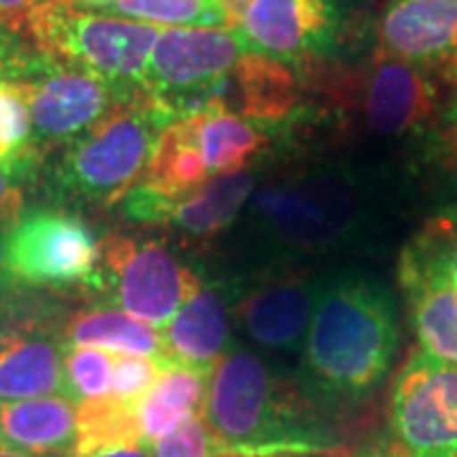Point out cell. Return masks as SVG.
<instances>
[{
    "instance_id": "obj_13",
    "label": "cell",
    "mask_w": 457,
    "mask_h": 457,
    "mask_svg": "<svg viewBox=\"0 0 457 457\" xmlns=\"http://www.w3.org/2000/svg\"><path fill=\"white\" fill-rule=\"evenodd\" d=\"M254 191L257 179L249 170L213 179L183 196H168L140 183L125 196L122 212L137 224H170L188 237L209 239L234 224Z\"/></svg>"
},
{
    "instance_id": "obj_15",
    "label": "cell",
    "mask_w": 457,
    "mask_h": 457,
    "mask_svg": "<svg viewBox=\"0 0 457 457\" xmlns=\"http://www.w3.org/2000/svg\"><path fill=\"white\" fill-rule=\"evenodd\" d=\"M66 343L41 326L0 330V402L66 396Z\"/></svg>"
},
{
    "instance_id": "obj_17",
    "label": "cell",
    "mask_w": 457,
    "mask_h": 457,
    "mask_svg": "<svg viewBox=\"0 0 457 457\" xmlns=\"http://www.w3.org/2000/svg\"><path fill=\"white\" fill-rule=\"evenodd\" d=\"M79 411L69 396L0 402V447L41 457H74Z\"/></svg>"
},
{
    "instance_id": "obj_8",
    "label": "cell",
    "mask_w": 457,
    "mask_h": 457,
    "mask_svg": "<svg viewBox=\"0 0 457 457\" xmlns=\"http://www.w3.org/2000/svg\"><path fill=\"white\" fill-rule=\"evenodd\" d=\"M369 457H457V366L414 348L394 378L389 417Z\"/></svg>"
},
{
    "instance_id": "obj_26",
    "label": "cell",
    "mask_w": 457,
    "mask_h": 457,
    "mask_svg": "<svg viewBox=\"0 0 457 457\" xmlns=\"http://www.w3.org/2000/svg\"><path fill=\"white\" fill-rule=\"evenodd\" d=\"M66 396L74 404L97 402L112 394L114 353L102 348L66 345L64 356Z\"/></svg>"
},
{
    "instance_id": "obj_20",
    "label": "cell",
    "mask_w": 457,
    "mask_h": 457,
    "mask_svg": "<svg viewBox=\"0 0 457 457\" xmlns=\"http://www.w3.org/2000/svg\"><path fill=\"white\" fill-rule=\"evenodd\" d=\"M186 122L212 180L245 170V165L257 158L267 143V135L260 128L262 122L221 104L186 114Z\"/></svg>"
},
{
    "instance_id": "obj_22",
    "label": "cell",
    "mask_w": 457,
    "mask_h": 457,
    "mask_svg": "<svg viewBox=\"0 0 457 457\" xmlns=\"http://www.w3.org/2000/svg\"><path fill=\"white\" fill-rule=\"evenodd\" d=\"M66 345L102 348L110 353H130L145 359H168L163 330L147 326L114 308H92L74 312L62 328Z\"/></svg>"
},
{
    "instance_id": "obj_29",
    "label": "cell",
    "mask_w": 457,
    "mask_h": 457,
    "mask_svg": "<svg viewBox=\"0 0 457 457\" xmlns=\"http://www.w3.org/2000/svg\"><path fill=\"white\" fill-rule=\"evenodd\" d=\"M153 457H221L204 417L179 427L168 437L153 445Z\"/></svg>"
},
{
    "instance_id": "obj_36",
    "label": "cell",
    "mask_w": 457,
    "mask_h": 457,
    "mask_svg": "<svg viewBox=\"0 0 457 457\" xmlns=\"http://www.w3.org/2000/svg\"><path fill=\"white\" fill-rule=\"evenodd\" d=\"M0 457H41V455H29V453H16V450H3V447H0Z\"/></svg>"
},
{
    "instance_id": "obj_10",
    "label": "cell",
    "mask_w": 457,
    "mask_h": 457,
    "mask_svg": "<svg viewBox=\"0 0 457 457\" xmlns=\"http://www.w3.org/2000/svg\"><path fill=\"white\" fill-rule=\"evenodd\" d=\"M23 82L29 89L33 147L41 158L95 128L117 104L137 97L120 92L89 71L56 64L46 56Z\"/></svg>"
},
{
    "instance_id": "obj_27",
    "label": "cell",
    "mask_w": 457,
    "mask_h": 457,
    "mask_svg": "<svg viewBox=\"0 0 457 457\" xmlns=\"http://www.w3.org/2000/svg\"><path fill=\"white\" fill-rule=\"evenodd\" d=\"M163 361L130 356V353H114L112 394L110 396L137 407L143 402V396L153 389V384L158 381Z\"/></svg>"
},
{
    "instance_id": "obj_35",
    "label": "cell",
    "mask_w": 457,
    "mask_h": 457,
    "mask_svg": "<svg viewBox=\"0 0 457 457\" xmlns=\"http://www.w3.org/2000/svg\"><path fill=\"white\" fill-rule=\"evenodd\" d=\"M62 3L71 5V8H79V11H104L114 0H62Z\"/></svg>"
},
{
    "instance_id": "obj_23",
    "label": "cell",
    "mask_w": 457,
    "mask_h": 457,
    "mask_svg": "<svg viewBox=\"0 0 457 457\" xmlns=\"http://www.w3.org/2000/svg\"><path fill=\"white\" fill-rule=\"evenodd\" d=\"M107 16L137 21L153 29H228L227 11L219 0H114Z\"/></svg>"
},
{
    "instance_id": "obj_1",
    "label": "cell",
    "mask_w": 457,
    "mask_h": 457,
    "mask_svg": "<svg viewBox=\"0 0 457 457\" xmlns=\"http://www.w3.org/2000/svg\"><path fill=\"white\" fill-rule=\"evenodd\" d=\"M399 348L392 293L369 275L341 272L318 282L303 345V386L326 404H359L384 384Z\"/></svg>"
},
{
    "instance_id": "obj_38",
    "label": "cell",
    "mask_w": 457,
    "mask_h": 457,
    "mask_svg": "<svg viewBox=\"0 0 457 457\" xmlns=\"http://www.w3.org/2000/svg\"><path fill=\"white\" fill-rule=\"evenodd\" d=\"M445 213H447V216H453V219H457V204L450 209V212H445Z\"/></svg>"
},
{
    "instance_id": "obj_14",
    "label": "cell",
    "mask_w": 457,
    "mask_h": 457,
    "mask_svg": "<svg viewBox=\"0 0 457 457\" xmlns=\"http://www.w3.org/2000/svg\"><path fill=\"white\" fill-rule=\"evenodd\" d=\"M378 46L435 82L457 84V0H392L378 18Z\"/></svg>"
},
{
    "instance_id": "obj_37",
    "label": "cell",
    "mask_w": 457,
    "mask_h": 457,
    "mask_svg": "<svg viewBox=\"0 0 457 457\" xmlns=\"http://www.w3.org/2000/svg\"><path fill=\"white\" fill-rule=\"evenodd\" d=\"M260 457H318L315 453H285V455H260Z\"/></svg>"
},
{
    "instance_id": "obj_25",
    "label": "cell",
    "mask_w": 457,
    "mask_h": 457,
    "mask_svg": "<svg viewBox=\"0 0 457 457\" xmlns=\"http://www.w3.org/2000/svg\"><path fill=\"white\" fill-rule=\"evenodd\" d=\"M38 161L33 147L29 89L23 79H0V168Z\"/></svg>"
},
{
    "instance_id": "obj_34",
    "label": "cell",
    "mask_w": 457,
    "mask_h": 457,
    "mask_svg": "<svg viewBox=\"0 0 457 457\" xmlns=\"http://www.w3.org/2000/svg\"><path fill=\"white\" fill-rule=\"evenodd\" d=\"M221 3V8L227 11L228 18V29H239V23H242V18H245L246 8H249V3L252 0H219Z\"/></svg>"
},
{
    "instance_id": "obj_12",
    "label": "cell",
    "mask_w": 457,
    "mask_h": 457,
    "mask_svg": "<svg viewBox=\"0 0 457 457\" xmlns=\"http://www.w3.org/2000/svg\"><path fill=\"white\" fill-rule=\"evenodd\" d=\"M353 102L366 130L402 137L429 128L442 110L440 82L427 71L378 51L353 84Z\"/></svg>"
},
{
    "instance_id": "obj_5",
    "label": "cell",
    "mask_w": 457,
    "mask_h": 457,
    "mask_svg": "<svg viewBox=\"0 0 457 457\" xmlns=\"http://www.w3.org/2000/svg\"><path fill=\"white\" fill-rule=\"evenodd\" d=\"M102 239L79 213L29 209L0 234V282L26 290L95 287Z\"/></svg>"
},
{
    "instance_id": "obj_9",
    "label": "cell",
    "mask_w": 457,
    "mask_h": 457,
    "mask_svg": "<svg viewBox=\"0 0 457 457\" xmlns=\"http://www.w3.org/2000/svg\"><path fill=\"white\" fill-rule=\"evenodd\" d=\"M204 282L183 267L161 242L110 234L102 242V264L95 287L147 326H168V320L191 300Z\"/></svg>"
},
{
    "instance_id": "obj_16",
    "label": "cell",
    "mask_w": 457,
    "mask_h": 457,
    "mask_svg": "<svg viewBox=\"0 0 457 457\" xmlns=\"http://www.w3.org/2000/svg\"><path fill=\"white\" fill-rule=\"evenodd\" d=\"M318 285L305 279H279L246 293L231 311L234 323L249 341L270 351L305 345L315 312Z\"/></svg>"
},
{
    "instance_id": "obj_11",
    "label": "cell",
    "mask_w": 457,
    "mask_h": 457,
    "mask_svg": "<svg viewBox=\"0 0 457 457\" xmlns=\"http://www.w3.org/2000/svg\"><path fill=\"white\" fill-rule=\"evenodd\" d=\"M348 0H252L237 31L278 64L323 62L341 46Z\"/></svg>"
},
{
    "instance_id": "obj_28",
    "label": "cell",
    "mask_w": 457,
    "mask_h": 457,
    "mask_svg": "<svg viewBox=\"0 0 457 457\" xmlns=\"http://www.w3.org/2000/svg\"><path fill=\"white\" fill-rule=\"evenodd\" d=\"M38 165H41L38 161H29V163L0 168V234L13 227L29 212L26 201Z\"/></svg>"
},
{
    "instance_id": "obj_6",
    "label": "cell",
    "mask_w": 457,
    "mask_h": 457,
    "mask_svg": "<svg viewBox=\"0 0 457 457\" xmlns=\"http://www.w3.org/2000/svg\"><path fill=\"white\" fill-rule=\"evenodd\" d=\"M249 46L234 29H168L161 31L147 64L143 92L170 120L227 107L228 87Z\"/></svg>"
},
{
    "instance_id": "obj_39",
    "label": "cell",
    "mask_w": 457,
    "mask_h": 457,
    "mask_svg": "<svg viewBox=\"0 0 457 457\" xmlns=\"http://www.w3.org/2000/svg\"><path fill=\"white\" fill-rule=\"evenodd\" d=\"M3 287H5V285L0 282V305H3Z\"/></svg>"
},
{
    "instance_id": "obj_30",
    "label": "cell",
    "mask_w": 457,
    "mask_h": 457,
    "mask_svg": "<svg viewBox=\"0 0 457 457\" xmlns=\"http://www.w3.org/2000/svg\"><path fill=\"white\" fill-rule=\"evenodd\" d=\"M44 62V54L29 46L18 33L0 29V79H26Z\"/></svg>"
},
{
    "instance_id": "obj_31",
    "label": "cell",
    "mask_w": 457,
    "mask_h": 457,
    "mask_svg": "<svg viewBox=\"0 0 457 457\" xmlns=\"http://www.w3.org/2000/svg\"><path fill=\"white\" fill-rule=\"evenodd\" d=\"M435 153H437V161H440L442 168L457 176V97L442 112L440 130H437V140H435Z\"/></svg>"
},
{
    "instance_id": "obj_4",
    "label": "cell",
    "mask_w": 457,
    "mask_h": 457,
    "mask_svg": "<svg viewBox=\"0 0 457 457\" xmlns=\"http://www.w3.org/2000/svg\"><path fill=\"white\" fill-rule=\"evenodd\" d=\"M158 36L161 29L137 21L46 0L33 13L26 41L56 64L89 71L125 95H145L143 84Z\"/></svg>"
},
{
    "instance_id": "obj_24",
    "label": "cell",
    "mask_w": 457,
    "mask_h": 457,
    "mask_svg": "<svg viewBox=\"0 0 457 457\" xmlns=\"http://www.w3.org/2000/svg\"><path fill=\"white\" fill-rule=\"evenodd\" d=\"M399 270L425 275L457 293V219L442 213L427 221L402 249Z\"/></svg>"
},
{
    "instance_id": "obj_3",
    "label": "cell",
    "mask_w": 457,
    "mask_h": 457,
    "mask_svg": "<svg viewBox=\"0 0 457 457\" xmlns=\"http://www.w3.org/2000/svg\"><path fill=\"white\" fill-rule=\"evenodd\" d=\"M173 120L147 97L117 104L95 128L62 147L51 168V186L62 198L112 206L145 179L155 143Z\"/></svg>"
},
{
    "instance_id": "obj_2",
    "label": "cell",
    "mask_w": 457,
    "mask_h": 457,
    "mask_svg": "<svg viewBox=\"0 0 457 457\" xmlns=\"http://www.w3.org/2000/svg\"><path fill=\"white\" fill-rule=\"evenodd\" d=\"M204 422L221 457L318 453L300 396L249 351H228L216 363Z\"/></svg>"
},
{
    "instance_id": "obj_33",
    "label": "cell",
    "mask_w": 457,
    "mask_h": 457,
    "mask_svg": "<svg viewBox=\"0 0 457 457\" xmlns=\"http://www.w3.org/2000/svg\"><path fill=\"white\" fill-rule=\"evenodd\" d=\"M77 457H153V447L147 442H130V445H112V447H102L95 453Z\"/></svg>"
},
{
    "instance_id": "obj_18",
    "label": "cell",
    "mask_w": 457,
    "mask_h": 457,
    "mask_svg": "<svg viewBox=\"0 0 457 457\" xmlns=\"http://www.w3.org/2000/svg\"><path fill=\"white\" fill-rule=\"evenodd\" d=\"M168 359L180 361L213 374L216 363L228 353L231 311L216 287L201 285L163 328Z\"/></svg>"
},
{
    "instance_id": "obj_32",
    "label": "cell",
    "mask_w": 457,
    "mask_h": 457,
    "mask_svg": "<svg viewBox=\"0 0 457 457\" xmlns=\"http://www.w3.org/2000/svg\"><path fill=\"white\" fill-rule=\"evenodd\" d=\"M46 0H0V29L18 33L26 38L29 23L33 13L44 5Z\"/></svg>"
},
{
    "instance_id": "obj_21",
    "label": "cell",
    "mask_w": 457,
    "mask_h": 457,
    "mask_svg": "<svg viewBox=\"0 0 457 457\" xmlns=\"http://www.w3.org/2000/svg\"><path fill=\"white\" fill-rule=\"evenodd\" d=\"M399 285L407 297L409 318L417 333V348L442 363L457 366L455 290L409 270H399Z\"/></svg>"
},
{
    "instance_id": "obj_7",
    "label": "cell",
    "mask_w": 457,
    "mask_h": 457,
    "mask_svg": "<svg viewBox=\"0 0 457 457\" xmlns=\"http://www.w3.org/2000/svg\"><path fill=\"white\" fill-rule=\"evenodd\" d=\"M246 206L262 237L293 252L341 245L363 209L359 188L336 173H303L270 183L254 191Z\"/></svg>"
},
{
    "instance_id": "obj_19",
    "label": "cell",
    "mask_w": 457,
    "mask_h": 457,
    "mask_svg": "<svg viewBox=\"0 0 457 457\" xmlns=\"http://www.w3.org/2000/svg\"><path fill=\"white\" fill-rule=\"evenodd\" d=\"M209 378V371L173 359L163 361L158 381L137 404V427L150 447L191 420L204 417Z\"/></svg>"
}]
</instances>
